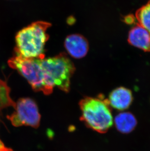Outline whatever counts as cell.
I'll list each match as a JSON object with an SVG mask.
<instances>
[{"label":"cell","mask_w":150,"mask_h":151,"mask_svg":"<svg viewBox=\"0 0 150 151\" xmlns=\"http://www.w3.org/2000/svg\"><path fill=\"white\" fill-rule=\"evenodd\" d=\"M51 24L44 21L33 23L16 35L15 52L26 58H44V47L49 39L47 30Z\"/></svg>","instance_id":"6da1fadb"},{"label":"cell","mask_w":150,"mask_h":151,"mask_svg":"<svg viewBox=\"0 0 150 151\" xmlns=\"http://www.w3.org/2000/svg\"><path fill=\"white\" fill-rule=\"evenodd\" d=\"M81 121L87 127L104 134L112 127L113 117L107 99L104 97H85L79 102Z\"/></svg>","instance_id":"7a4b0ae2"},{"label":"cell","mask_w":150,"mask_h":151,"mask_svg":"<svg viewBox=\"0 0 150 151\" xmlns=\"http://www.w3.org/2000/svg\"><path fill=\"white\" fill-rule=\"evenodd\" d=\"M41 59L26 58L15 52L14 56L9 60L8 64L10 67L17 70L27 80L33 90L49 95L52 93L54 87L47 81L41 64Z\"/></svg>","instance_id":"3957f363"},{"label":"cell","mask_w":150,"mask_h":151,"mask_svg":"<svg viewBox=\"0 0 150 151\" xmlns=\"http://www.w3.org/2000/svg\"><path fill=\"white\" fill-rule=\"evenodd\" d=\"M41 67L50 85L57 87L65 92L70 90L71 78L74 74V64L65 53L54 57L41 59Z\"/></svg>","instance_id":"277c9868"},{"label":"cell","mask_w":150,"mask_h":151,"mask_svg":"<svg viewBox=\"0 0 150 151\" xmlns=\"http://www.w3.org/2000/svg\"><path fill=\"white\" fill-rule=\"evenodd\" d=\"M14 112L7 118L14 127L25 126L37 129L39 127L41 116L35 100L29 97L19 99L16 103Z\"/></svg>","instance_id":"5b68a950"},{"label":"cell","mask_w":150,"mask_h":151,"mask_svg":"<svg viewBox=\"0 0 150 151\" xmlns=\"http://www.w3.org/2000/svg\"><path fill=\"white\" fill-rule=\"evenodd\" d=\"M133 100V96L130 90L122 87L114 90L107 99L110 106L120 111H124L129 108Z\"/></svg>","instance_id":"8992f818"},{"label":"cell","mask_w":150,"mask_h":151,"mask_svg":"<svg viewBox=\"0 0 150 151\" xmlns=\"http://www.w3.org/2000/svg\"><path fill=\"white\" fill-rule=\"evenodd\" d=\"M64 46L68 53L76 59L84 57L89 50L88 41L79 34L68 36L64 42Z\"/></svg>","instance_id":"52a82bcc"},{"label":"cell","mask_w":150,"mask_h":151,"mask_svg":"<svg viewBox=\"0 0 150 151\" xmlns=\"http://www.w3.org/2000/svg\"><path fill=\"white\" fill-rule=\"evenodd\" d=\"M128 40L134 47L144 51L150 50V33L139 24L129 32Z\"/></svg>","instance_id":"ba28073f"},{"label":"cell","mask_w":150,"mask_h":151,"mask_svg":"<svg viewBox=\"0 0 150 151\" xmlns=\"http://www.w3.org/2000/svg\"><path fill=\"white\" fill-rule=\"evenodd\" d=\"M114 123L116 129L123 134L131 133L137 125V120L130 112H121L115 117Z\"/></svg>","instance_id":"9c48e42d"},{"label":"cell","mask_w":150,"mask_h":151,"mask_svg":"<svg viewBox=\"0 0 150 151\" xmlns=\"http://www.w3.org/2000/svg\"><path fill=\"white\" fill-rule=\"evenodd\" d=\"M10 88L6 83L0 80V112L3 109L12 106L15 108L16 103L9 95Z\"/></svg>","instance_id":"30bf717a"},{"label":"cell","mask_w":150,"mask_h":151,"mask_svg":"<svg viewBox=\"0 0 150 151\" xmlns=\"http://www.w3.org/2000/svg\"><path fill=\"white\" fill-rule=\"evenodd\" d=\"M136 19L139 24L150 33V2L141 7L137 12Z\"/></svg>","instance_id":"8fae6325"},{"label":"cell","mask_w":150,"mask_h":151,"mask_svg":"<svg viewBox=\"0 0 150 151\" xmlns=\"http://www.w3.org/2000/svg\"><path fill=\"white\" fill-rule=\"evenodd\" d=\"M0 151H15L12 149L6 147V145L0 139Z\"/></svg>","instance_id":"7c38bea8"},{"label":"cell","mask_w":150,"mask_h":151,"mask_svg":"<svg viewBox=\"0 0 150 151\" xmlns=\"http://www.w3.org/2000/svg\"><path fill=\"white\" fill-rule=\"evenodd\" d=\"M134 20H135V19H134L133 17H132L130 15L126 17V19H125L126 23L129 24H131L133 23Z\"/></svg>","instance_id":"4fadbf2b"}]
</instances>
